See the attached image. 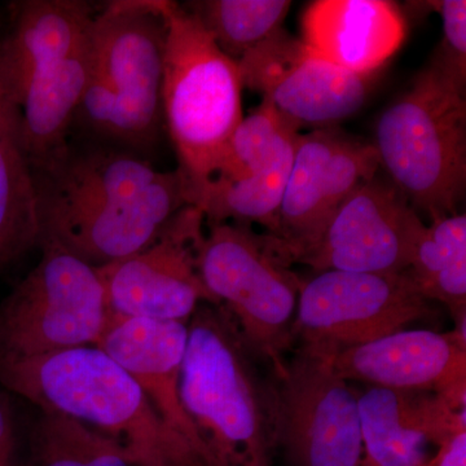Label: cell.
<instances>
[{"instance_id": "20", "label": "cell", "mask_w": 466, "mask_h": 466, "mask_svg": "<svg viewBox=\"0 0 466 466\" xmlns=\"http://www.w3.org/2000/svg\"><path fill=\"white\" fill-rule=\"evenodd\" d=\"M41 238L38 196L24 147L20 103L0 50V271L39 248Z\"/></svg>"}, {"instance_id": "10", "label": "cell", "mask_w": 466, "mask_h": 466, "mask_svg": "<svg viewBox=\"0 0 466 466\" xmlns=\"http://www.w3.org/2000/svg\"><path fill=\"white\" fill-rule=\"evenodd\" d=\"M205 232L200 207L187 205L148 247L96 268L108 314L188 323L202 303L217 306L202 281L198 263Z\"/></svg>"}, {"instance_id": "8", "label": "cell", "mask_w": 466, "mask_h": 466, "mask_svg": "<svg viewBox=\"0 0 466 466\" xmlns=\"http://www.w3.org/2000/svg\"><path fill=\"white\" fill-rule=\"evenodd\" d=\"M431 303L417 291L406 271L319 272L300 285L294 342L332 358L431 317Z\"/></svg>"}, {"instance_id": "26", "label": "cell", "mask_w": 466, "mask_h": 466, "mask_svg": "<svg viewBox=\"0 0 466 466\" xmlns=\"http://www.w3.org/2000/svg\"><path fill=\"white\" fill-rule=\"evenodd\" d=\"M299 128L263 99L233 131L213 180L238 182L262 173L289 144L296 142Z\"/></svg>"}, {"instance_id": "22", "label": "cell", "mask_w": 466, "mask_h": 466, "mask_svg": "<svg viewBox=\"0 0 466 466\" xmlns=\"http://www.w3.org/2000/svg\"><path fill=\"white\" fill-rule=\"evenodd\" d=\"M90 72L91 33L75 52L46 67L24 88L18 100L21 131L33 170L66 146Z\"/></svg>"}, {"instance_id": "5", "label": "cell", "mask_w": 466, "mask_h": 466, "mask_svg": "<svg viewBox=\"0 0 466 466\" xmlns=\"http://www.w3.org/2000/svg\"><path fill=\"white\" fill-rule=\"evenodd\" d=\"M380 165L408 204L433 220L455 216L466 183V100L431 63L376 125Z\"/></svg>"}, {"instance_id": "18", "label": "cell", "mask_w": 466, "mask_h": 466, "mask_svg": "<svg viewBox=\"0 0 466 466\" xmlns=\"http://www.w3.org/2000/svg\"><path fill=\"white\" fill-rule=\"evenodd\" d=\"M33 173L41 214L137 200L164 171L130 150L101 143L76 148L67 143Z\"/></svg>"}, {"instance_id": "1", "label": "cell", "mask_w": 466, "mask_h": 466, "mask_svg": "<svg viewBox=\"0 0 466 466\" xmlns=\"http://www.w3.org/2000/svg\"><path fill=\"white\" fill-rule=\"evenodd\" d=\"M0 385L41 410L63 413L118 441L137 466H211L97 346L0 358Z\"/></svg>"}, {"instance_id": "16", "label": "cell", "mask_w": 466, "mask_h": 466, "mask_svg": "<svg viewBox=\"0 0 466 466\" xmlns=\"http://www.w3.org/2000/svg\"><path fill=\"white\" fill-rule=\"evenodd\" d=\"M360 466H424L426 444L466 428V406L434 392L370 386L358 397Z\"/></svg>"}, {"instance_id": "14", "label": "cell", "mask_w": 466, "mask_h": 466, "mask_svg": "<svg viewBox=\"0 0 466 466\" xmlns=\"http://www.w3.org/2000/svg\"><path fill=\"white\" fill-rule=\"evenodd\" d=\"M187 205L193 201L182 171H164L157 183L137 200L39 214L41 242H57L73 256L100 268L148 247Z\"/></svg>"}, {"instance_id": "13", "label": "cell", "mask_w": 466, "mask_h": 466, "mask_svg": "<svg viewBox=\"0 0 466 466\" xmlns=\"http://www.w3.org/2000/svg\"><path fill=\"white\" fill-rule=\"evenodd\" d=\"M424 226L397 186L377 174L343 202L318 244L297 263L318 274H400Z\"/></svg>"}, {"instance_id": "27", "label": "cell", "mask_w": 466, "mask_h": 466, "mask_svg": "<svg viewBox=\"0 0 466 466\" xmlns=\"http://www.w3.org/2000/svg\"><path fill=\"white\" fill-rule=\"evenodd\" d=\"M441 15L443 41L433 58L435 66L465 91L466 86V2L465 0H441L431 2Z\"/></svg>"}, {"instance_id": "2", "label": "cell", "mask_w": 466, "mask_h": 466, "mask_svg": "<svg viewBox=\"0 0 466 466\" xmlns=\"http://www.w3.org/2000/svg\"><path fill=\"white\" fill-rule=\"evenodd\" d=\"M259 364L225 309H196L179 392L213 466H274V381Z\"/></svg>"}, {"instance_id": "15", "label": "cell", "mask_w": 466, "mask_h": 466, "mask_svg": "<svg viewBox=\"0 0 466 466\" xmlns=\"http://www.w3.org/2000/svg\"><path fill=\"white\" fill-rule=\"evenodd\" d=\"M345 381L443 395L466 406V336L401 329L330 358Z\"/></svg>"}, {"instance_id": "28", "label": "cell", "mask_w": 466, "mask_h": 466, "mask_svg": "<svg viewBox=\"0 0 466 466\" xmlns=\"http://www.w3.org/2000/svg\"><path fill=\"white\" fill-rule=\"evenodd\" d=\"M26 440L18 429L12 401L0 391V466H25Z\"/></svg>"}, {"instance_id": "12", "label": "cell", "mask_w": 466, "mask_h": 466, "mask_svg": "<svg viewBox=\"0 0 466 466\" xmlns=\"http://www.w3.org/2000/svg\"><path fill=\"white\" fill-rule=\"evenodd\" d=\"M242 88L258 92L299 126L325 128L357 115L370 76L334 66L281 27L238 61Z\"/></svg>"}, {"instance_id": "7", "label": "cell", "mask_w": 466, "mask_h": 466, "mask_svg": "<svg viewBox=\"0 0 466 466\" xmlns=\"http://www.w3.org/2000/svg\"><path fill=\"white\" fill-rule=\"evenodd\" d=\"M0 303V358L27 359L95 346L108 321L99 272L57 242Z\"/></svg>"}, {"instance_id": "3", "label": "cell", "mask_w": 466, "mask_h": 466, "mask_svg": "<svg viewBox=\"0 0 466 466\" xmlns=\"http://www.w3.org/2000/svg\"><path fill=\"white\" fill-rule=\"evenodd\" d=\"M165 43L162 0H115L97 11L90 78L75 118L82 130L137 155L157 144Z\"/></svg>"}, {"instance_id": "23", "label": "cell", "mask_w": 466, "mask_h": 466, "mask_svg": "<svg viewBox=\"0 0 466 466\" xmlns=\"http://www.w3.org/2000/svg\"><path fill=\"white\" fill-rule=\"evenodd\" d=\"M429 302L443 303L466 336V216L441 218L424 226L406 269Z\"/></svg>"}, {"instance_id": "19", "label": "cell", "mask_w": 466, "mask_h": 466, "mask_svg": "<svg viewBox=\"0 0 466 466\" xmlns=\"http://www.w3.org/2000/svg\"><path fill=\"white\" fill-rule=\"evenodd\" d=\"M302 35L334 66L372 76L400 50L406 21L386 0H318L303 14Z\"/></svg>"}, {"instance_id": "17", "label": "cell", "mask_w": 466, "mask_h": 466, "mask_svg": "<svg viewBox=\"0 0 466 466\" xmlns=\"http://www.w3.org/2000/svg\"><path fill=\"white\" fill-rule=\"evenodd\" d=\"M187 341L186 321L108 314L106 329L95 346L133 377L161 419L213 466L180 400V373Z\"/></svg>"}, {"instance_id": "4", "label": "cell", "mask_w": 466, "mask_h": 466, "mask_svg": "<svg viewBox=\"0 0 466 466\" xmlns=\"http://www.w3.org/2000/svg\"><path fill=\"white\" fill-rule=\"evenodd\" d=\"M167 23L162 112L193 205L216 177L242 116L238 63L183 5L162 0Z\"/></svg>"}, {"instance_id": "24", "label": "cell", "mask_w": 466, "mask_h": 466, "mask_svg": "<svg viewBox=\"0 0 466 466\" xmlns=\"http://www.w3.org/2000/svg\"><path fill=\"white\" fill-rule=\"evenodd\" d=\"M25 466H137L124 447L78 420L39 410L26 437Z\"/></svg>"}, {"instance_id": "21", "label": "cell", "mask_w": 466, "mask_h": 466, "mask_svg": "<svg viewBox=\"0 0 466 466\" xmlns=\"http://www.w3.org/2000/svg\"><path fill=\"white\" fill-rule=\"evenodd\" d=\"M96 14L82 0H25L12 5L11 33L0 41V50L18 100L34 76L86 42Z\"/></svg>"}, {"instance_id": "6", "label": "cell", "mask_w": 466, "mask_h": 466, "mask_svg": "<svg viewBox=\"0 0 466 466\" xmlns=\"http://www.w3.org/2000/svg\"><path fill=\"white\" fill-rule=\"evenodd\" d=\"M200 274L210 296L232 319L242 341L278 373L291 354L302 280L278 238L241 223L208 225Z\"/></svg>"}, {"instance_id": "11", "label": "cell", "mask_w": 466, "mask_h": 466, "mask_svg": "<svg viewBox=\"0 0 466 466\" xmlns=\"http://www.w3.org/2000/svg\"><path fill=\"white\" fill-rule=\"evenodd\" d=\"M380 167L373 143L332 127L299 135L274 236L291 265L318 244L343 202Z\"/></svg>"}, {"instance_id": "9", "label": "cell", "mask_w": 466, "mask_h": 466, "mask_svg": "<svg viewBox=\"0 0 466 466\" xmlns=\"http://www.w3.org/2000/svg\"><path fill=\"white\" fill-rule=\"evenodd\" d=\"M272 381L276 449L289 466H360L358 397L330 358L294 349Z\"/></svg>"}, {"instance_id": "25", "label": "cell", "mask_w": 466, "mask_h": 466, "mask_svg": "<svg viewBox=\"0 0 466 466\" xmlns=\"http://www.w3.org/2000/svg\"><path fill=\"white\" fill-rule=\"evenodd\" d=\"M288 0H200L183 5L200 21L223 54L238 63L283 27Z\"/></svg>"}, {"instance_id": "30", "label": "cell", "mask_w": 466, "mask_h": 466, "mask_svg": "<svg viewBox=\"0 0 466 466\" xmlns=\"http://www.w3.org/2000/svg\"><path fill=\"white\" fill-rule=\"evenodd\" d=\"M424 466H426V465H424Z\"/></svg>"}, {"instance_id": "29", "label": "cell", "mask_w": 466, "mask_h": 466, "mask_svg": "<svg viewBox=\"0 0 466 466\" xmlns=\"http://www.w3.org/2000/svg\"><path fill=\"white\" fill-rule=\"evenodd\" d=\"M426 466H466V428L458 429L441 441L437 455Z\"/></svg>"}]
</instances>
